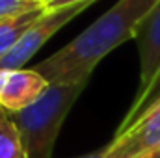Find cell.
Here are the masks:
<instances>
[{
	"label": "cell",
	"mask_w": 160,
	"mask_h": 158,
	"mask_svg": "<svg viewBox=\"0 0 160 158\" xmlns=\"http://www.w3.org/2000/svg\"><path fill=\"white\" fill-rule=\"evenodd\" d=\"M158 0H118L80 36L39 62L38 71L48 84L89 82L102 58L125 41L134 39L142 21Z\"/></svg>",
	"instance_id": "6da1fadb"
},
{
	"label": "cell",
	"mask_w": 160,
	"mask_h": 158,
	"mask_svg": "<svg viewBox=\"0 0 160 158\" xmlns=\"http://www.w3.org/2000/svg\"><path fill=\"white\" fill-rule=\"evenodd\" d=\"M86 86L88 82L50 84L36 102L9 114L22 138L26 158H52L62 125Z\"/></svg>",
	"instance_id": "7a4b0ae2"
},
{
	"label": "cell",
	"mask_w": 160,
	"mask_h": 158,
	"mask_svg": "<svg viewBox=\"0 0 160 158\" xmlns=\"http://www.w3.org/2000/svg\"><path fill=\"white\" fill-rule=\"evenodd\" d=\"M93 2H78L60 7H45L43 15L24 32L17 45L0 58V69H22V65L50 39L58 30H62L69 21L80 15Z\"/></svg>",
	"instance_id": "3957f363"
},
{
	"label": "cell",
	"mask_w": 160,
	"mask_h": 158,
	"mask_svg": "<svg viewBox=\"0 0 160 158\" xmlns=\"http://www.w3.org/2000/svg\"><path fill=\"white\" fill-rule=\"evenodd\" d=\"M160 147V101L147 108L132 125L118 132L104 147L106 158H132Z\"/></svg>",
	"instance_id": "277c9868"
},
{
	"label": "cell",
	"mask_w": 160,
	"mask_h": 158,
	"mask_svg": "<svg viewBox=\"0 0 160 158\" xmlns=\"http://www.w3.org/2000/svg\"><path fill=\"white\" fill-rule=\"evenodd\" d=\"M48 86L34 69H0V108L19 112L36 102Z\"/></svg>",
	"instance_id": "5b68a950"
},
{
	"label": "cell",
	"mask_w": 160,
	"mask_h": 158,
	"mask_svg": "<svg viewBox=\"0 0 160 158\" xmlns=\"http://www.w3.org/2000/svg\"><path fill=\"white\" fill-rule=\"evenodd\" d=\"M134 39L140 54V86L136 93L138 97L149 87V84L160 71V0L142 21Z\"/></svg>",
	"instance_id": "8992f818"
},
{
	"label": "cell",
	"mask_w": 160,
	"mask_h": 158,
	"mask_svg": "<svg viewBox=\"0 0 160 158\" xmlns=\"http://www.w3.org/2000/svg\"><path fill=\"white\" fill-rule=\"evenodd\" d=\"M43 11H45V7H36V9L19 11L15 15L0 19V58L4 54H8L17 45V41L43 15Z\"/></svg>",
	"instance_id": "52a82bcc"
},
{
	"label": "cell",
	"mask_w": 160,
	"mask_h": 158,
	"mask_svg": "<svg viewBox=\"0 0 160 158\" xmlns=\"http://www.w3.org/2000/svg\"><path fill=\"white\" fill-rule=\"evenodd\" d=\"M0 158H26L19 128L4 108H0Z\"/></svg>",
	"instance_id": "ba28073f"
},
{
	"label": "cell",
	"mask_w": 160,
	"mask_h": 158,
	"mask_svg": "<svg viewBox=\"0 0 160 158\" xmlns=\"http://www.w3.org/2000/svg\"><path fill=\"white\" fill-rule=\"evenodd\" d=\"M157 101H160V71L157 73V77L153 78V82L149 84V87H147L142 95L134 97V101H132V104H130V108H128L127 116H125L123 121H121L118 132H123L128 125H132V123L140 117L147 108H151ZM118 132H116V134H118Z\"/></svg>",
	"instance_id": "9c48e42d"
},
{
	"label": "cell",
	"mask_w": 160,
	"mask_h": 158,
	"mask_svg": "<svg viewBox=\"0 0 160 158\" xmlns=\"http://www.w3.org/2000/svg\"><path fill=\"white\" fill-rule=\"evenodd\" d=\"M36 7H43L39 4H32L28 0H0V19L15 15L19 11H26V9H36Z\"/></svg>",
	"instance_id": "30bf717a"
},
{
	"label": "cell",
	"mask_w": 160,
	"mask_h": 158,
	"mask_svg": "<svg viewBox=\"0 0 160 158\" xmlns=\"http://www.w3.org/2000/svg\"><path fill=\"white\" fill-rule=\"evenodd\" d=\"M78 2H95V0H56L48 4L47 7H60V6H69V4H78Z\"/></svg>",
	"instance_id": "8fae6325"
},
{
	"label": "cell",
	"mask_w": 160,
	"mask_h": 158,
	"mask_svg": "<svg viewBox=\"0 0 160 158\" xmlns=\"http://www.w3.org/2000/svg\"><path fill=\"white\" fill-rule=\"evenodd\" d=\"M132 158H160V147L153 149V151H147V153H142V155H136Z\"/></svg>",
	"instance_id": "7c38bea8"
},
{
	"label": "cell",
	"mask_w": 160,
	"mask_h": 158,
	"mask_svg": "<svg viewBox=\"0 0 160 158\" xmlns=\"http://www.w3.org/2000/svg\"><path fill=\"white\" fill-rule=\"evenodd\" d=\"M75 158H106L104 156V147L95 151V153H89V155H82V156H75Z\"/></svg>",
	"instance_id": "4fadbf2b"
},
{
	"label": "cell",
	"mask_w": 160,
	"mask_h": 158,
	"mask_svg": "<svg viewBox=\"0 0 160 158\" xmlns=\"http://www.w3.org/2000/svg\"><path fill=\"white\" fill-rule=\"evenodd\" d=\"M28 2H32V4H39V6H43V2H45V0H28ZM43 7H45V6H43Z\"/></svg>",
	"instance_id": "5bb4252c"
},
{
	"label": "cell",
	"mask_w": 160,
	"mask_h": 158,
	"mask_svg": "<svg viewBox=\"0 0 160 158\" xmlns=\"http://www.w3.org/2000/svg\"><path fill=\"white\" fill-rule=\"evenodd\" d=\"M52 2H56V0H45V2H43V6L47 7V6H48V4H52Z\"/></svg>",
	"instance_id": "9a60e30c"
}]
</instances>
